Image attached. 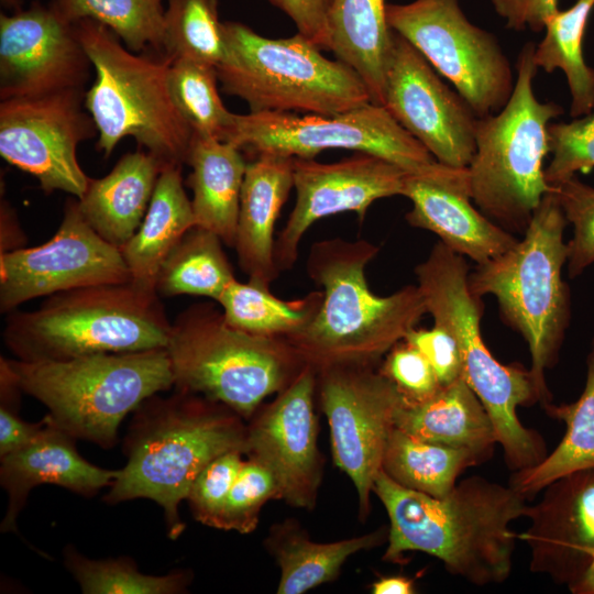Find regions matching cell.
<instances>
[{"label":"cell","mask_w":594,"mask_h":594,"mask_svg":"<svg viewBox=\"0 0 594 594\" xmlns=\"http://www.w3.org/2000/svg\"><path fill=\"white\" fill-rule=\"evenodd\" d=\"M373 492L389 518L385 561L400 562L406 552L420 551L476 586L510 576L518 540L512 524L524 517L528 501L509 484L473 475L448 495L433 497L397 484L381 470Z\"/></svg>","instance_id":"cell-1"},{"label":"cell","mask_w":594,"mask_h":594,"mask_svg":"<svg viewBox=\"0 0 594 594\" xmlns=\"http://www.w3.org/2000/svg\"><path fill=\"white\" fill-rule=\"evenodd\" d=\"M157 394L133 411L124 440L127 464L105 496L108 504L148 498L164 510L168 537L185 529L178 506L199 472L220 454L244 453L246 427L229 407L199 394L175 388Z\"/></svg>","instance_id":"cell-2"},{"label":"cell","mask_w":594,"mask_h":594,"mask_svg":"<svg viewBox=\"0 0 594 594\" xmlns=\"http://www.w3.org/2000/svg\"><path fill=\"white\" fill-rule=\"evenodd\" d=\"M378 248L341 238L312 243L306 270L322 288L321 307L311 323L286 341L316 372L333 365H373L427 314L417 285L388 296L374 294L366 265Z\"/></svg>","instance_id":"cell-3"},{"label":"cell","mask_w":594,"mask_h":594,"mask_svg":"<svg viewBox=\"0 0 594 594\" xmlns=\"http://www.w3.org/2000/svg\"><path fill=\"white\" fill-rule=\"evenodd\" d=\"M568 223L554 190L547 193L522 238L469 274L471 292L480 298L493 295L503 320L526 341L542 407L552 403L546 372L559 360L571 320L570 288L562 277Z\"/></svg>","instance_id":"cell-4"},{"label":"cell","mask_w":594,"mask_h":594,"mask_svg":"<svg viewBox=\"0 0 594 594\" xmlns=\"http://www.w3.org/2000/svg\"><path fill=\"white\" fill-rule=\"evenodd\" d=\"M469 274L465 258L441 241L415 267L427 312L454 337L462 377L487 410L507 466L513 472L529 469L548 454L547 446L521 424L517 409L539 403L538 393L529 370L502 364L487 349L481 332L484 305L471 292Z\"/></svg>","instance_id":"cell-5"},{"label":"cell","mask_w":594,"mask_h":594,"mask_svg":"<svg viewBox=\"0 0 594 594\" xmlns=\"http://www.w3.org/2000/svg\"><path fill=\"white\" fill-rule=\"evenodd\" d=\"M170 328L157 293L130 280L56 293L37 309H15L2 337L18 360L62 361L166 348Z\"/></svg>","instance_id":"cell-6"},{"label":"cell","mask_w":594,"mask_h":594,"mask_svg":"<svg viewBox=\"0 0 594 594\" xmlns=\"http://www.w3.org/2000/svg\"><path fill=\"white\" fill-rule=\"evenodd\" d=\"M75 24L95 72L85 107L98 131L97 148L107 157L122 139L131 136L163 166L186 164L194 133L169 90L173 59L132 52L113 31L94 20Z\"/></svg>","instance_id":"cell-7"},{"label":"cell","mask_w":594,"mask_h":594,"mask_svg":"<svg viewBox=\"0 0 594 594\" xmlns=\"http://www.w3.org/2000/svg\"><path fill=\"white\" fill-rule=\"evenodd\" d=\"M0 367L21 392L45 405L61 429L105 449L117 443L119 427L129 413L174 386L166 348L62 361L1 358Z\"/></svg>","instance_id":"cell-8"},{"label":"cell","mask_w":594,"mask_h":594,"mask_svg":"<svg viewBox=\"0 0 594 594\" xmlns=\"http://www.w3.org/2000/svg\"><path fill=\"white\" fill-rule=\"evenodd\" d=\"M535 46L528 42L518 54L506 105L477 119L476 148L468 167L474 205L513 234L525 233L543 196L553 190L544 179L543 161L550 153L548 127L563 113L558 103L535 95Z\"/></svg>","instance_id":"cell-9"},{"label":"cell","mask_w":594,"mask_h":594,"mask_svg":"<svg viewBox=\"0 0 594 594\" xmlns=\"http://www.w3.org/2000/svg\"><path fill=\"white\" fill-rule=\"evenodd\" d=\"M174 387L220 403L249 418L287 387L306 365L285 340L231 327L221 308L195 304L172 322L166 345Z\"/></svg>","instance_id":"cell-10"},{"label":"cell","mask_w":594,"mask_h":594,"mask_svg":"<svg viewBox=\"0 0 594 594\" xmlns=\"http://www.w3.org/2000/svg\"><path fill=\"white\" fill-rule=\"evenodd\" d=\"M223 31L226 53L216 66L218 80L252 113L333 116L372 102L351 67L327 58L299 33L270 38L235 21L223 22Z\"/></svg>","instance_id":"cell-11"},{"label":"cell","mask_w":594,"mask_h":594,"mask_svg":"<svg viewBox=\"0 0 594 594\" xmlns=\"http://www.w3.org/2000/svg\"><path fill=\"white\" fill-rule=\"evenodd\" d=\"M386 18L470 105L477 118L498 112L515 78L497 37L472 23L460 0L387 3Z\"/></svg>","instance_id":"cell-12"},{"label":"cell","mask_w":594,"mask_h":594,"mask_svg":"<svg viewBox=\"0 0 594 594\" xmlns=\"http://www.w3.org/2000/svg\"><path fill=\"white\" fill-rule=\"evenodd\" d=\"M224 142L255 154L274 153L299 158H314L328 148L353 150L381 156L408 172L436 161L384 106L373 102L333 116L234 114Z\"/></svg>","instance_id":"cell-13"},{"label":"cell","mask_w":594,"mask_h":594,"mask_svg":"<svg viewBox=\"0 0 594 594\" xmlns=\"http://www.w3.org/2000/svg\"><path fill=\"white\" fill-rule=\"evenodd\" d=\"M82 89L0 102V155L34 176L41 189L82 197L90 178L77 158L78 145L98 136Z\"/></svg>","instance_id":"cell-14"},{"label":"cell","mask_w":594,"mask_h":594,"mask_svg":"<svg viewBox=\"0 0 594 594\" xmlns=\"http://www.w3.org/2000/svg\"><path fill=\"white\" fill-rule=\"evenodd\" d=\"M334 463L352 481L366 516L395 415L404 398L380 367L333 365L317 372Z\"/></svg>","instance_id":"cell-15"},{"label":"cell","mask_w":594,"mask_h":594,"mask_svg":"<svg viewBox=\"0 0 594 594\" xmlns=\"http://www.w3.org/2000/svg\"><path fill=\"white\" fill-rule=\"evenodd\" d=\"M130 280L120 249L86 222L77 198L68 199L47 242L0 253V311L7 315L29 300L78 287Z\"/></svg>","instance_id":"cell-16"},{"label":"cell","mask_w":594,"mask_h":594,"mask_svg":"<svg viewBox=\"0 0 594 594\" xmlns=\"http://www.w3.org/2000/svg\"><path fill=\"white\" fill-rule=\"evenodd\" d=\"M383 106L441 164L469 167L477 117L429 62L394 31Z\"/></svg>","instance_id":"cell-17"},{"label":"cell","mask_w":594,"mask_h":594,"mask_svg":"<svg viewBox=\"0 0 594 594\" xmlns=\"http://www.w3.org/2000/svg\"><path fill=\"white\" fill-rule=\"evenodd\" d=\"M92 69L76 24L52 3L0 14V100L85 90Z\"/></svg>","instance_id":"cell-18"},{"label":"cell","mask_w":594,"mask_h":594,"mask_svg":"<svg viewBox=\"0 0 594 594\" xmlns=\"http://www.w3.org/2000/svg\"><path fill=\"white\" fill-rule=\"evenodd\" d=\"M408 170L369 153L334 162L294 157L296 202L275 241V263L289 271L298 258L299 243L316 221L354 212L363 221L370 206L382 198L402 196Z\"/></svg>","instance_id":"cell-19"},{"label":"cell","mask_w":594,"mask_h":594,"mask_svg":"<svg viewBox=\"0 0 594 594\" xmlns=\"http://www.w3.org/2000/svg\"><path fill=\"white\" fill-rule=\"evenodd\" d=\"M317 376L306 364L246 427L244 450L271 471L279 499L308 509L315 505L322 476L314 410Z\"/></svg>","instance_id":"cell-20"},{"label":"cell","mask_w":594,"mask_h":594,"mask_svg":"<svg viewBox=\"0 0 594 594\" xmlns=\"http://www.w3.org/2000/svg\"><path fill=\"white\" fill-rule=\"evenodd\" d=\"M402 196L411 202L405 216L411 227L435 233L476 265L502 255L519 240L474 207L468 167L435 161L407 172Z\"/></svg>","instance_id":"cell-21"},{"label":"cell","mask_w":594,"mask_h":594,"mask_svg":"<svg viewBox=\"0 0 594 594\" xmlns=\"http://www.w3.org/2000/svg\"><path fill=\"white\" fill-rule=\"evenodd\" d=\"M536 504H527L529 527L518 534L530 551L529 569L556 584L573 583L594 549V466L548 484Z\"/></svg>","instance_id":"cell-22"},{"label":"cell","mask_w":594,"mask_h":594,"mask_svg":"<svg viewBox=\"0 0 594 594\" xmlns=\"http://www.w3.org/2000/svg\"><path fill=\"white\" fill-rule=\"evenodd\" d=\"M41 433L26 447L0 457V484L9 503L1 531H16V519L35 486L54 484L91 496L110 486L119 470L101 469L77 451L75 438L61 429L47 414Z\"/></svg>","instance_id":"cell-23"},{"label":"cell","mask_w":594,"mask_h":594,"mask_svg":"<svg viewBox=\"0 0 594 594\" xmlns=\"http://www.w3.org/2000/svg\"><path fill=\"white\" fill-rule=\"evenodd\" d=\"M293 187L294 157L258 153L248 163L233 248L249 280L271 287L279 276L274 229Z\"/></svg>","instance_id":"cell-24"},{"label":"cell","mask_w":594,"mask_h":594,"mask_svg":"<svg viewBox=\"0 0 594 594\" xmlns=\"http://www.w3.org/2000/svg\"><path fill=\"white\" fill-rule=\"evenodd\" d=\"M163 167L146 151L124 154L109 174L90 178L77 199L81 216L103 240L122 248L140 228Z\"/></svg>","instance_id":"cell-25"},{"label":"cell","mask_w":594,"mask_h":594,"mask_svg":"<svg viewBox=\"0 0 594 594\" xmlns=\"http://www.w3.org/2000/svg\"><path fill=\"white\" fill-rule=\"evenodd\" d=\"M395 427L431 443L471 451L483 462L498 444L487 410L463 377L426 400H403Z\"/></svg>","instance_id":"cell-26"},{"label":"cell","mask_w":594,"mask_h":594,"mask_svg":"<svg viewBox=\"0 0 594 594\" xmlns=\"http://www.w3.org/2000/svg\"><path fill=\"white\" fill-rule=\"evenodd\" d=\"M186 164L193 190L196 226L216 233L233 248L240 197L248 163L233 144L193 134Z\"/></svg>","instance_id":"cell-27"},{"label":"cell","mask_w":594,"mask_h":594,"mask_svg":"<svg viewBox=\"0 0 594 594\" xmlns=\"http://www.w3.org/2000/svg\"><path fill=\"white\" fill-rule=\"evenodd\" d=\"M386 6L385 0H331L328 12V51L360 76L372 102L382 106L394 38Z\"/></svg>","instance_id":"cell-28"},{"label":"cell","mask_w":594,"mask_h":594,"mask_svg":"<svg viewBox=\"0 0 594 594\" xmlns=\"http://www.w3.org/2000/svg\"><path fill=\"white\" fill-rule=\"evenodd\" d=\"M194 226L195 216L184 189L182 166H164L140 228L120 248L131 282L156 292L155 282L162 263Z\"/></svg>","instance_id":"cell-29"},{"label":"cell","mask_w":594,"mask_h":594,"mask_svg":"<svg viewBox=\"0 0 594 594\" xmlns=\"http://www.w3.org/2000/svg\"><path fill=\"white\" fill-rule=\"evenodd\" d=\"M547 415L564 422L565 433L552 452L538 464L513 472L509 485L527 501L552 481L594 466V339L586 359L585 386L572 403L543 406Z\"/></svg>","instance_id":"cell-30"},{"label":"cell","mask_w":594,"mask_h":594,"mask_svg":"<svg viewBox=\"0 0 594 594\" xmlns=\"http://www.w3.org/2000/svg\"><path fill=\"white\" fill-rule=\"evenodd\" d=\"M384 529L330 543L310 541L302 530L290 522L278 526L268 546L280 568L278 594H300L334 580L352 554L376 547Z\"/></svg>","instance_id":"cell-31"},{"label":"cell","mask_w":594,"mask_h":594,"mask_svg":"<svg viewBox=\"0 0 594 594\" xmlns=\"http://www.w3.org/2000/svg\"><path fill=\"white\" fill-rule=\"evenodd\" d=\"M322 298V290H312L302 297L284 300L267 286L235 279L217 304L231 327L253 336L287 340L311 323Z\"/></svg>","instance_id":"cell-32"},{"label":"cell","mask_w":594,"mask_h":594,"mask_svg":"<svg viewBox=\"0 0 594 594\" xmlns=\"http://www.w3.org/2000/svg\"><path fill=\"white\" fill-rule=\"evenodd\" d=\"M594 0H576L572 7L559 10L544 25V35L535 46L536 66L550 74L564 73L570 91V116L579 118L594 110V68L583 55V40Z\"/></svg>","instance_id":"cell-33"},{"label":"cell","mask_w":594,"mask_h":594,"mask_svg":"<svg viewBox=\"0 0 594 594\" xmlns=\"http://www.w3.org/2000/svg\"><path fill=\"white\" fill-rule=\"evenodd\" d=\"M483 461L473 452L431 443L394 427L382 470L397 484L433 497L448 495L468 468Z\"/></svg>","instance_id":"cell-34"},{"label":"cell","mask_w":594,"mask_h":594,"mask_svg":"<svg viewBox=\"0 0 594 594\" xmlns=\"http://www.w3.org/2000/svg\"><path fill=\"white\" fill-rule=\"evenodd\" d=\"M213 232L194 226L168 253L156 276L155 290L161 298L178 295L204 296L216 302L235 275Z\"/></svg>","instance_id":"cell-35"},{"label":"cell","mask_w":594,"mask_h":594,"mask_svg":"<svg viewBox=\"0 0 594 594\" xmlns=\"http://www.w3.org/2000/svg\"><path fill=\"white\" fill-rule=\"evenodd\" d=\"M70 22L90 19L113 31L135 53H164L161 0H52Z\"/></svg>","instance_id":"cell-36"},{"label":"cell","mask_w":594,"mask_h":594,"mask_svg":"<svg viewBox=\"0 0 594 594\" xmlns=\"http://www.w3.org/2000/svg\"><path fill=\"white\" fill-rule=\"evenodd\" d=\"M212 65L177 58L168 70L172 97L194 134L226 141L234 114L222 102Z\"/></svg>","instance_id":"cell-37"},{"label":"cell","mask_w":594,"mask_h":594,"mask_svg":"<svg viewBox=\"0 0 594 594\" xmlns=\"http://www.w3.org/2000/svg\"><path fill=\"white\" fill-rule=\"evenodd\" d=\"M219 0H167L164 13V53L217 66L226 53Z\"/></svg>","instance_id":"cell-38"},{"label":"cell","mask_w":594,"mask_h":594,"mask_svg":"<svg viewBox=\"0 0 594 594\" xmlns=\"http://www.w3.org/2000/svg\"><path fill=\"white\" fill-rule=\"evenodd\" d=\"M64 562L85 594H178L190 582L189 573H142L129 558L91 560L74 547L64 550Z\"/></svg>","instance_id":"cell-39"},{"label":"cell","mask_w":594,"mask_h":594,"mask_svg":"<svg viewBox=\"0 0 594 594\" xmlns=\"http://www.w3.org/2000/svg\"><path fill=\"white\" fill-rule=\"evenodd\" d=\"M276 498L279 491L271 471L249 459L228 494L216 528L249 534L255 529L263 505Z\"/></svg>","instance_id":"cell-40"},{"label":"cell","mask_w":594,"mask_h":594,"mask_svg":"<svg viewBox=\"0 0 594 594\" xmlns=\"http://www.w3.org/2000/svg\"><path fill=\"white\" fill-rule=\"evenodd\" d=\"M548 136L552 158L544 168V179L550 187L594 167V112L550 123Z\"/></svg>","instance_id":"cell-41"},{"label":"cell","mask_w":594,"mask_h":594,"mask_svg":"<svg viewBox=\"0 0 594 594\" xmlns=\"http://www.w3.org/2000/svg\"><path fill=\"white\" fill-rule=\"evenodd\" d=\"M553 190L568 222L573 226L566 265L569 277L575 278L594 263V187L574 175Z\"/></svg>","instance_id":"cell-42"},{"label":"cell","mask_w":594,"mask_h":594,"mask_svg":"<svg viewBox=\"0 0 594 594\" xmlns=\"http://www.w3.org/2000/svg\"><path fill=\"white\" fill-rule=\"evenodd\" d=\"M242 453L240 450L224 452L196 476L186 498L196 520L217 527L224 502L243 465Z\"/></svg>","instance_id":"cell-43"},{"label":"cell","mask_w":594,"mask_h":594,"mask_svg":"<svg viewBox=\"0 0 594 594\" xmlns=\"http://www.w3.org/2000/svg\"><path fill=\"white\" fill-rule=\"evenodd\" d=\"M380 370L408 403L426 400L441 387L426 358L405 340L387 352Z\"/></svg>","instance_id":"cell-44"},{"label":"cell","mask_w":594,"mask_h":594,"mask_svg":"<svg viewBox=\"0 0 594 594\" xmlns=\"http://www.w3.org/2000/svg\"><path fill=\"white\" fill-rule=\"evenodd\" d=\"M416 348L433 369L441 386L462 377V359L454 337L442 326L414 328L404 339Z\"/></svg>","instance_id":"cell-45"},{"label":"cell","mask_w":594,"mask_h":594,"mask_svg":"<svg viewBox=\"0 0 594 594\" xmlns=\"http://www.w3.org/2000/svg\"><path fill=\"white\" fill-rule=\"evenodd\" d=\"M0 457L15 452L30 444L42 431L46 417L32 424L22 420L13 410V398L21 389L9 373L0 367Z\"/></svg>","instance_id":"cell-46"},{"label":"cell","mask_w":594,"mask_h":594,"mask_svg":"<svg viewBox=\"0 0 594 594\" xmlns=\"http://www.w3.org/2000/svg\"><path fill=\"white\" fill-rule=\"evenodd\" d=\"M284 12L299 34L321 50L329 48L328 12L331 0H267Z\"/></svg>","instance_id":"cell-47"},{"label":"cell","mask_w":594,"mask_h":594,"mask_svg":"<svg viewBox=\"0 0 594 594\" xmlns=\"http://www.w3.org/2000/svg\"><path fill=\"white\" fill-rule=\"evenodd\" d=\"M496 14L507 29L516 32L543 31L548 19L557 13L559 0H491Z\"/></svg>","instance_id":"cell-48"},{"label":"cell","mask_w":594,"mask_h":594,"mask_svg":"<svg viewBox=\"0 0 594 594\" xmlns=\"http://www.w3.org/2000/svg\"><path fill=\"white\" fill-rule=\"evenodd\" d=\"M0 253L23 248L25 239L18 223L14 210L7 201L3 200L1 201L0 209Z\"/></svg>","instance_id":"cell-49"},{"label":"cell","mask_w":594,"mask_h":594,"mask_svg":"<svg viewBox=\"0 0 594 594\" xmlns=\"http://www.w3.org/2000/svg\"><path fill=\"white\" fill-rule=\"evenodd\" d=\"M372 592L374 594H413L416 591L411 579L394 575L375 581L372 585Z\"/></svg>","instance_id":"cell-50"},{"label":"cell","mask_w":594,"mask_h":594,"mask_svg":"<svg viewBox=\"0 0 594 594\" xmlns=\"http://www.w3.org/2000/svg\"><path fill=\"white\" fill-rule=\"evenodd\" d=\"M572 594H594V549L582 574L568 586Z\"/></svg>","instance_id":"cell-51"},{"label":"cell","mask_w":594,"mask_h":594,"mask_svg":"<svg viewBox=\"0 0 594 594\" xmlns=\"http://www.w3.org/2000/svg\"><path fill=\"white\" fill-rule=\"evenodd\" d=\"M1 3L7 9L16 11L21 9V0H1Z\"/></svg>","instance_id":"cell-52"}]
</instances>
